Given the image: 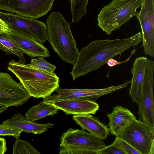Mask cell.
Returning a JSON list of instances; mask_svg holds the SVG:
<instances>
[{
    "mask_svg": "<svg viewBox=\"0 0 154 154\" xmlns=\"http://www.w3.org/2000/svg\"><path fill=\"white\" fill-rule=\"evenodd\" d=\"M130 83L131 81L127 80L125 83L119 85L101 89H75L59 88L55 91L57 94L50 95L45 98L52 101L75 99L95 102L100 97L127 87Z\"/></svg>",
    "mask_w": 154,
    "mask_h": 154,
    "instance_id": "8fae6325",
    "label": "cell"
},
{
    "mask_svg": "<svg viewBox=\"0 0 154 154\" xmlns=\"http://www.w3.org/2000/svg\"><path fill=\"white\" fill-rule=\"evenodd\" d=\"M72 118L82 129L87 130L102 140L106 139L109 134L107 126L100 122L97 117L91 114L73 115Z\"/></svg>",
    "mask_w": 154,
    "mask_h": 154,
    "instance_id": "ac0fdd59",
    "label": "cell"
},
{
    "mask_svg": "<svg viewBox=\"0 0 154 154\" xmlns=\"http://www.w3.org/2000/svg\"><path fill=\"white\" fill-rule=\"evenodd\" d=\"M141 9L135 16L140 24L143 46L146 55L154 57V0H140Z\"/></svg>",
    "mask_w": 154,
    "mask_h": 154,
    "instance_id": "30bf717a",
    "label": "cell"
},
{
    "mask_svg": "<svg viewBox=\"0 0 154 154\" xmlns=\"http://www.w3.org/2000/svg\"><path fill=\"white\" fill-rule=\"evenodd\" d=\"M60 154H99L98 150L80 147L60 145Z\"/></svg>",
    "mask_w": 154,
    "mask_h": 154,
    "instance_id": "7402d4cb",
    "label": "cell"
},
{
    "mask_svg": "<svg viewBox=\"0 0 154 154\" xmlns=\"http://www.w3.org/2000/svg\"><path fill=\"white\" fill-rule=\"evenodd\" d=\"M2 124L21 130L27 133L40 134L52 128L54 125L52 123L38 124L32 121L20 113L14 114Z\"/></svg>",
    "mask_w": 154,
    "mask_h": 154,
    "instance_id": "e0dca14e",
    "label": "cell"
},
{
    "mask_svg": "<svg viewBox=\"0 0 154 154\" xmlns=\"http://www.w3.org/2000/svg\"><path fill=\"white\" fill-rule=\"evenodd\" d=\"M109 120V132L116 137L133 121L136 116L126 107L117 106L113 108L112 112L107 114Z\"/></svg>",
    "mask_w": 154,
    "mask_h": 154,
    "instance_id": "2e32d148",
    "label": "cell"
},
{
    "mask_svg": "<svg viewBox=\"0 0 154 154\" xmlns=\"http://www.w3.org/2000/svg\"><path fill=\"white\" fill-rule=\"evenodd\" d=\"M99 154H125V153L114 141L109 146L98 150Z\"/></svg>",
    "mask_w": 154,
    "mask_h": 154,
    "instance_id": "484cf974",
    "label": "cell"
},
{
    "mask_svg": "<svg viewBox=\"0 0 154 154\" xmlns=\"http://www.w3.org/2000/svg\"><path fill=\"white\" fill-rule=\"evenodd\" d=\"M48 40L61 59L73 64L79 50L72 35L70 23H68L59 11H53L46 20Z\"/></svg>",
    "mask_w": 154,
    "mask_h": 154,
    "instance_id": "3957f363",
    "label": "cell"
},
{
    "mask_svg": "<svg viewBox=\"0 0 154 154\" xmlns=\"http://www.w3.org/2000/svg\"><path fill=\"white\" fill-rule=\"evenodd\" d=\"M43 57L32 59L30 64L38 69L48 73H52L56 69L55 66L46 61Z\"/></svg>",
    "mask_w": 154,
    "mask_h": 154,
    "instance_id": "603a6c76",
    "label": "cell"
},
{
    "mask_svg": "<svg viewBox=\"0 0 154 154\" xmlns=\"http://www.w3.org/2000/svg\"><path fill=\"white\" fill-rule=\"evenodd\" d=\"M22 132L21 130L13 127L3 124L0 125V136H12L17 139Z\"/></svg>",
    "mask_w": 154,
    "mask_h": 154,
    "instance_id": "cb8c5ba5",
    "label": "cell"
},
{
    "mask_svg": "<svg viewBox=\"0 0 154 154\" xmlns=\"http://www.w3.org/2000/svg\"><path fill=\"white\" fill-rule=\"evenodd\" d=\"M64 112L66 114H95L99 109L95 101L82 99H68L52 101L46 98L43 100Z\"/></svg>",
    "mask_w": 154,
    "mask_h": 154,
    "instance_id": "4fadbf2b",
    "label": "cell"
},
{
    "mask_svg": "<svg viewBox=\"0 0 154 154\" xmlns=\"http://www.w3.org/2000/svg\"><path fill=\"white\" fill-rule=\"evenodd\" d=\"M106 63L109 66L112 67L116 65L120 64L121 63L113 59L112 58H111L109 59L107 61Z\"/></svg>",
    "mask_w": 154,
    "mask_h": 154,
    "instance_id": "f1b7e54d",
    "label": "cell"
},
{
    "mask_svg": "<svg viewBox=\"0 0 154 154\" xmlns=\"http://www.w3.org/2000/svg\"><path fill=\"white\" fill-rule=\"evenodd\" d=\"M142 41L141 32L125 39L95 40L79 52L70 72L73 80L99 69L110 59L121 54Z\"/></svg>",
    "mask_w": 154,
    "mask_h": 154,
    "instance_id": "6da1fadb",
    "label": "cell"
},
{
    "mask_svg": "<svg viewBox=\"0 0 154 154\" xmlns=\"http://www.w3.org/2000/svg\"><path fill=\"white\" fill-rule=\"evenodd\" d=\"M54 0H0V10L37 19L52 8Z\"/></svg>",
    "mask_w": 154,
    "mask_h": 154,
    "instance_id": "52a82bcc",
    "label": "cell"
},
{
    "mask_svg": "<svg viewBox=\"0 0 154 154\" xmlns=\"http://www.w3.org/2000/svg\"><path fill=\"white\" fill-rule=\"evenodd\" d=\"M114 141L125 154H140L129 144L118 137H116Z\"/></svg>",
    "mask_w": 154,
    "mask_h": 154,
    "instance_id": "d4e9b609",
    "label": "cell"
},
{
    "mask_svg": "<svg viewBox=\"0 0 154 154\" xmlns=\"http://www.w3.org/2000/svg\"><path fill=\"white\" fill-rule=\"evenodd\" d=\"M0 49L5 51L6 54H12L15 55L19 59L18 62L26 63L24 53L3 33H0Z\"/></svg>",
    "mask_w": 154,
    "mask_h": 154,
    "instance_id": "ffe728a7",
    "label": "cell"
},
{
    "mask_svg": "<svg viewBox=\"0 0 154 154\" xmlns=\"http://www.w3.org/2000/svg\"><path fill=\"white\" fill-rule=\"evenodd\" d=\"M31 97L20 82L15 81L8 73L0 71V105L18 106Z\"/></svg>",
    "mask_w": 154,
    "mask_h": 154,
    "instance_id": "9c48e42d",
    "label": "cell"
},
{
    "mask_svg": "<svg viewBox=\"0 0 154 154\" xmlns=\"http://www.w3.org/2000/svg\"><path fill=\"white\" fill-rule=\"evenodd\" d=\"M140 6V0H113L98 15V26L109 35L135 16Z\"/></svg>",
    "mask_w": 154,
    "mask_h": 154,
    "instance_id": "277c9868",
    "label": "cell"
},
{
    "mask_svg": "<svg viewBox=\"0 0 154 154\" xmlns=\"http://www.w3.org/2000/svg\"><path fill=\"white\" fill-rule=\"evenodd\" d=\"M148 59L141 56L136 58L131 70L132 76L129 89L132 102L138 104L141 95Z\"/></svg>",
    "mask_w": 154,
    "mask_h": 154,
    "instance_id": "9a60e30c",
    "label": "cell"
},
{
    "mask_svg": "<svg viewBox=\"0 0 154 154\" xmlns=\"http://www.w3.org/2000/svg\"><path fill=\"white\" fill-rule=\"evenodd\" d=\"M13 154H39V152L29 143L18 138L13 146Z\"/></svg>",
    "mask_w": 154,
    "mask_h": 154,
    "instance_id": "44dd1931",
    "label": "cell"
},
{
    "mask_svg": "<svg viewBox=\"0 0 154 154\" xmlns=\"http://www.w3.org/2000/svg\"><path fill=\"white\" fill-rule=\"evenodd\" d=\"M0 17L11 31L28 36L42 43L48 39L46 25L35 19L0 11Z\"/></svg>",
    "mask_w": 154,
    "mask_h": 154,
    "instance_id": "5b68a950",
    "label": "cell"
},
{
    "mask_svg": "<svg viewBox=\"0 0 154 154\" xmlns=\"http://www.w3.org/2000/svg\"><path fill=\"white\" fill-rule=\"evenodd\" d=\"M140 154H154V132L142 121L136 119L119 135Z\"/></svg>",
    "mask_w": 154,
    "mask_h": 154,
    "instance_id": "8992f818",
    "label": "cell"
},
{
    "mask_svg": "<svg viewBox=\"0 0 154 154\" xmlns=\"http://www.w3.org/2000/svg\"><path fill=\"white\" fill-rule=\"evenodd\" d=\"M60 145L80 147L98 150L105 147L104 142L95 135L85 132L83 129L70 128L60 137Z\"/></svg>",
    "mask_w": 154,
    "mask_h": 154,
    "instance_id": "7c38bea8",
    "label": "cell"
},
{
    "mask_svg": "<svg viewBox=\"0 0 154 154\" xmlns=\"http://www.w3.org/2000/svg\"><path fill=\"white\" fill-rule=\"evenodd\" d=\"M154 61L148 59L137 114L139 120L149 126L154 132L153 87Z\"/></svg>",
    "mask_w": 154,
    "mask_h": 154,
    "instance_id": "ba28073f",
    "label": "cell"
},
{
    "mask_svg": "<svg viewBox=\"0 0 154 154\" xmlns=\"http://www.w3.org/2000/svg\"><path fill=\"white\" fill-rule=\"evenodd\" d=\"M8 69L15 75L31 97L44 99L59 88V79L54 72L43 71L30 63L12 60Z\"/></svg>",
    "mask_w": 154,
    "mask_h": 154,
    "instance_id": "7a4b0ae2",
    "label": "cell"
},
{
    "mask_svg": "<svg viewBox=\"0 0 154 154\" xmlns=\"http://www.w3.org/2000/svg\"><path fill=\"white\" fill-rule=\"evenodd\" d=\"M8 107L7 106L0 105V114L6 110Z\"/></svg>",
    "mask_w": 154,
    "mask_h": 154,
    "instance_id": "f546056e",
    "label": "cell"
},
{
    "mask_svg": "<svg viewBox=\"0 0 154 154\" xmlns=\"http://www.w3.org/2000/svg\"><path fill=\"white\" fill-rule=\"evenodd\" d=\"M58 110L54 106L43 100L37 105L30 107L25 116L29 120L34 122L48 116H53L58 113Z\"/></svg>",
    "mask_w": 154,
    "mask_h": 154,
    "instance_id": "d6986e66",
    "label": "cell"
},
{
    "mask_svg": "<svg viewBox=\"0 0 154 154\" xmlns=\"http://www.w3.org/2000/svg\"><path fill=\"white\" fill-rule=\"evenodd\" d=\"M5 35L23 53L31 58L50 56L49 52L42 43L31 37L11 31Z\"/></svg>",
    "mask_w": 154,
    "mask_h": 154,
    "instance_id": "5bb4252c",
    "label": "cell"
},
{
    "mask_svg": "<svg viewBox=\"0 0 154 154\" xmlns=\"http://www.w3.org/2000/svg\"><path fill=\"white\" fill-rule=\"evenodd\" d=\"M10 31L6 23L0 17V33L6 34Z\"/></svg>",
    "mask_w": 154,
    "mask_h": 154,
    "instance_id": "4316f807",
    "label": "cell"
},
{
    "mask_svg": "<svg viewBox=\"0 0 154 154\" xmlns=\"http://www.w3.org/2000/svg\"><path fill=\"white\" fill-rule=\"evenodd\" d=\"M6 142L5 138L0 137V154H4L7 150Z\"/></svg>",
    "mask_w": 154,
    "mask_h": 154,
    "instance_id": "83f0119b",
    "label": "cell"
}]
</instances>
